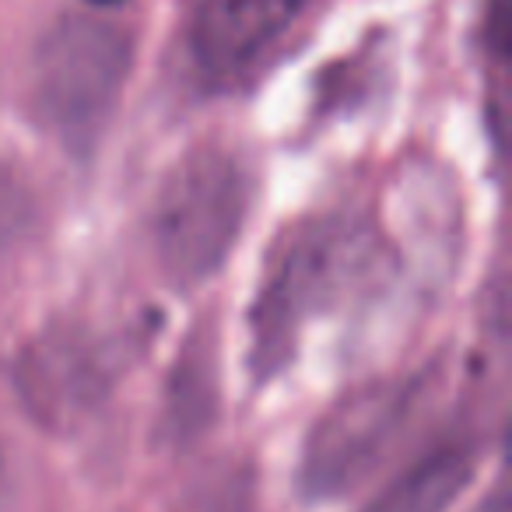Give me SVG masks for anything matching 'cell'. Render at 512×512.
<instances>
[{
	"mask_svg": "<svg viewBox=\"0 0 512 512\" xmlns=\"http://www.w3.org/2000/svg\"><path fill=\"white\" fill-rule=\"evenodd\" d=\"M130 57L127 32L116 25L85 15L60 18L32 60V102L43 127L67 148H92L120 106Z\"/></svg>",
	"mask_w": 512,
	"mask_h": 512,
	"instance_id": "1",
	"label": "cell"
},
{
	"mask_svg": "<svg viewBox=\"0 0 512 512\" xmlns=\"http://www.w3.org/2000/svg\"><path fill=\"white\" fill-rule=\"evenodd\" d=\"M246 204V172L228 151H190L155 200V249L169 278L183 285L211 278L239 235Z\"/></svg>",
	"mask_w": 512,
	"mask_h": 512,
	"instance_id": "2",
	"label": "cell"
},
{
	"mask_svg": "<svg viewBox=\"0 0 512 512\" xmlns=\"http://www.w3.org/2000/svg\"><path fill=\"white\" fill-rule=\"evenodd\" d=\"M421 393V379H386L330 407L302 449V491L316 502H330L376 474L411 428Z\"/></svg>",
	"mask_w": 512,
	"mask_h": 512,
	"instance_id": "3",
	"label": "cell"
},
{
	"mask_svg": "<svg viewBox=\"0 0 512 512\" xmlns=\"http://www.w3.org/2000/svg\"><path fill=\"white\" fill-rule=\"evenodd\" d=\"M379 274V249L365 225L348 218H323L299 232L281 253L260 299L264 337H285L313 313L341 306Z\"/></svg>",
	"mask_w": 512,
	"mask_h": 512,
	"instance_id": "4",
	"label": "cell"
},
{
	"mask_svg": "<svg viewBox=\"0 0 512 512\" xmlns=\"http://www.w3.org/2000/svg\"><path fill=\"white\" fill-rule=\"evenodd\" d=\"M306 8L309 0H197V60L218 78L246 71L299 22Z\"/></svg>",
	"mask_w": 512,
	"mask_h": 512,
	"instance_id": "5",
	"label": "cell"
},
{
	"mask_svg": "<svg viewBox=\"0 0 512 512\" xmlns=\"http://www.w3.org/2000/svg\"><path fill=\"white\" fill-rule=\"evenodd\" d=\"M467 481L470 456L463 449H439L397 477L369 512H446Z\"/></svg>",
	"mask_w": 512,
	"mask_h": 512,
	"instance_id": "6",
	"label": "cell"
},
{
	"mask_svg": "<svg viewBox=\"0 0 512 512\" xmlns=\"http://www.w3.org/2000/svg\"><path fill=\"white\" fill-rule=\"evenodd\" d=\"M99 383V362L88 341L74 334H60L53 341L39 344L29 362V386L36 400L57 407L60 400L88 397V390Z\"/></svg>",
	"mask_w": 512,
	"mask_h": 512,
	"instance_id": "7",
	"label": "cell"
},
{
	"mask_svg": "<svg viewBox=\"0 0 512 512\" xmlns=\"http://www.w3.org/2000/svg\"><path fill=\"white\" fill-rule=\"evenodd\" d=\"M29 225V197L8 176H0V246L15 242Z\"/></svg>",
	"mask_w": 512,
	"mask_h": 512,
	"instance_id": "8",
	"label": "cell"
},
{
	"mask_svg": "<svg viewBox=\"0 0 512 512\" xmlns=\"http://www.w3.org/2000/svg\"><path fill=\"white\" fill-rule=\"evenodd\" d=\"M474 512H509V509H505V495H502V491H495V495H491L488 502L477 505Z\"/></svg>",
	"mask_w": 512,
	"mask_h": 512,
	"instance_id": "9",
	"label": "cell"
},
{
	"mask_svg": "<svg viewBox=\"0 0 512 512\" xmlns=\"http://www.w3.org/2000/svg\"><path fill=\"white\" fill-rule=\"evenodd\" d=\"M92 4H99V8H116V4H123V0H92Z\"/></svg>",
	"mask_w": 512,
	"mask_h": 512,
	"instance_id": "10",
	"label": "cell"
}]
</instances>
